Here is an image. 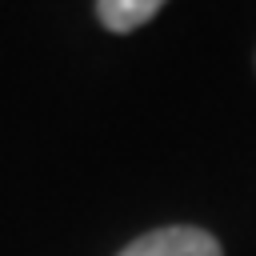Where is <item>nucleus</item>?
<instances>
[{
    "mask_svg": "<svg viewBox=\"0 0 256 256\" xmlns=\"http://www.w3.org/2000/svg\"><path fill=\"white\" fill-rule=\"evenodd\" d=\"M120 256H224L216 236H208L204 228H188V224H176V228H156L140 240H132Z\"/></svg>",
    "mask_w": 256,
    "mask_h": 256,
    "instance_id": "1",
    "label": "nucleus"
},
{
    "mask_svg": "<svg viewBox=\"0 0 256 256\" xmlns=\"http://www.w3.org/2000/svg\"><path fill=\"white\" fill-rule=\"evenodd\" d=\"M160 8H164V0H96V16L108 32H132V28L148 24Z\"/></svg>",
    "mask_w": 256,
    "mask_h": 256,
    "instance_id": "2",
    "label": "nucleus"
}]
</instances>
